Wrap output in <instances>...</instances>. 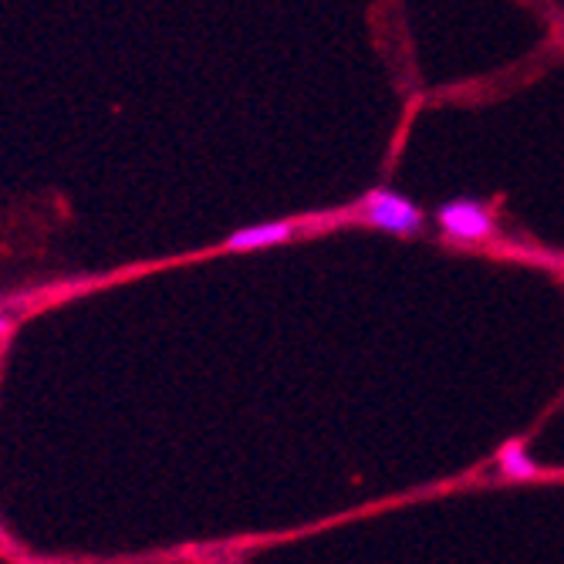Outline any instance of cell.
<instances>
[{
	"label": "cell",
	"instance_id": "5b68a950",
	"mask_svg": "<svg viewBox=\"0 0 564 564\" xmlns=\"http://www.w3.org/2000/svg\"><path fill=\"white\" fill-rule=\"evenodd\" d=\"M14 328V312H0V341H4Z\"/></svg>",
	"mask_w": 564,
	"mask_h": 564
},
{
	"label": "cell",
	"instance_id": "8992f818",
	"mask_svg": "<svg viewBox=\"0 0 564 564\" xmlns=\"http://www.w3.org/2000/svg\"><path fill=\"white\" fill-rule=\"evenodd\" d=\"M8 544V534H4V528H0V547H4Z\"/></svg>",
	"mask_w": 564,
	"mask_h": 564
},
{
	"label": "cell",
	"instance_id": "277c9868",
	"mask_svg": "<svg viewBox=\"0 0 564 564\" xmlns=\"http://www.w3.org/2000/svg\"><path fill=\"white\" fill-rule=\"evenodd\" d=\"M497 474L503 480L521 484V480H534L541 474V467H538V459L528 453V446L521 440H514V443H507L500 449V456H497Z\"/></svg>",
	"mask_w": 564,
	"mask_h": 564
},
{
	"label": "cell",
	"instance_id": "3957f363",
	"mask_svg": "<svg viewBox=\"0 0 564 564\" xmlns=\"http://www.w3.org/2000/svg\"><path fill=\"white\" fill-rule=\"evenodd\" d=\"M301 237V220H261V224H247L234 230L224 240L227 253H253V250H271L284 247Z\"/></svg>",
	"mask_w": 564,
	"mask_h": 564
},
{
	"label": "cell",
	"instance_id": "7a4b0ae2",
	"mask_svg": "<svg viewBox=\"0 0 564 564\" xmlns=\"http://www.w3.org/2000/svg\"><path fill=\"white\" fill-rule=\"evenodd\" d=\"M436 227L449 243L480 247L497 237V214L477 196H456L436 207Z\"/></svg>",
	"mask_w": 564,
	"mask_h": 564
},
{
	"label": "cell",
	"instance_id": "6da1fadb",
	"mask_svg": "<svg viewBox=\"0 0 564 564\" xmlns=\"http://www.w3.org/2000/svg\"><path fill=\"white\" fill-rule=\"evenodd\" d=\"M348 220H358V224L382 230V234H392V237H416L426 227V214L416 207V203L402 193H395V189H389V186L369 189L348 210Z\"/></svg>",
	"mask_w": 564,
	"mask_h": 564
}]
</instances>
